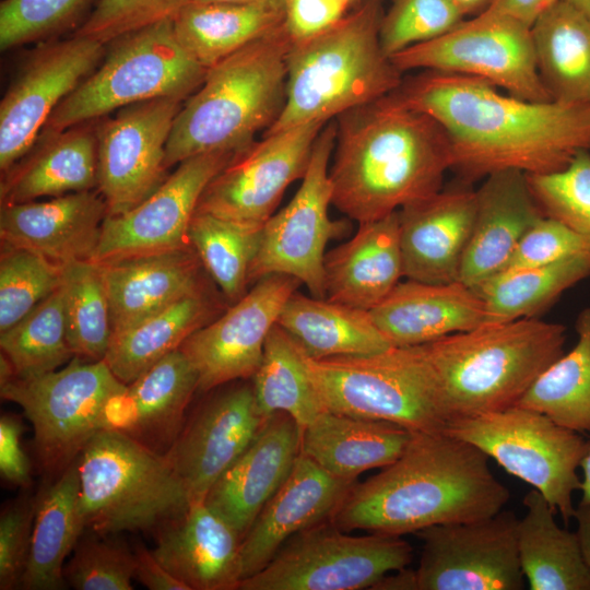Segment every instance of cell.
Wrapping results in <instances>:
<instances>
[{"label": "cell", "mask_w": 590, "mask_h": 590, "mask_svg": "<svg viewBox=\"0 0 590 590\" xmlns=\"http://www.w3.org/2000/svg\"><path fill=\"white\" fill-rule=\"evenodd\" d=\"M394 94L442 127L451 169L469 184L503 169L558 172L590 151V105L526 101L480 78L430 70L403 79Z\"/></svg>", "instance_id": "obj_1"}, {"label": "cell", "mask_w": 590, "mask_h": 590, "mask_svg": "<svg viewBox=\"0 0 590 590\" xmlns=\"http://www.w3.org/2000/svg\"><path fill=\"white\" fill-rule=\"evenodd\" d=\"M509 497L482 450L446 430L413 433L397 460L352 486L330 521L347 532L402 536L491 517Z\"/></svg>", "instance_id": "obj_2"}, {"label": "cell", "mask_w": 590, "mask_h": 590, "mask_svg": "<svg viewBox=\"0 0 590 590\" xmlns=\"http://www.w3.org/2000/svg\"><path fill=\"white\" fill-rule=\"evenodd\" d=\"M332 204L358 223L385 217L442 189L452 167L442 127L394 91L335 118Z\"/></svg>", "instance_id": "obj_3"}, {"label": "cell", "mask_w": 590, "mask_h": 590, "mask_svg": "<svg viewBox=\"0 0 590 590\" xmlns=\"http://www.w3.org/2000/svg\"><path fill=\"white\" fill-rule=\"evenodd\" d=\"M291 44L282 24L206 70L174 120L167 168L200 154L240 151L272 127L285 104Z\"/></svg>", "instance_id": "obj_4"}, {"label": "cell", "mask_w": 590, "mask_h": 590, "mask_svg": "<svg viewBox=\"0 0 590 590\" xmlns=\"http://www.w3.org/2000/svg\"><path fill=\"white\" fill-rule=\"evenodd\" d=\"M382 0H364L322 34L292 42L286 56V96L263 134L333 118L396 91L402 72L379 39Z\"/></svg>", "instance_id": "obj_5"}, {"label": "cell", "mask_w": 590, "mask_h": 590, "mask_svg": "<svg viewBox=\"0 0 590 590\" xmlns=\"http://www.w3.org/2000/svg\"><path fill=\"white\" fill-rule=\"evenodd\" d=\"M565 332L559 323L521 318L424 344L451 421L516 405L564 354Z\"/></svg>", "instance_id": "obj_6"}, {"label": "cell", "mask_w": 590, "mask_h": 590, "mask_svg": "<svg viewBox=\"0 0 590 590\" xmlns=\"http://www.w3.org/2000/svg\"><path fill=\"white\" fill-rule=\"evenodd\" d=\"M78 468L80 508L90 532L154 533L190 504L166 456L118 430L98 432L78 457Z\"/></svg>", "instance_id": "obj_7"}, {"label": "cell", "mask_w": 590, "mask_h": 590, "mask_svg": "<svg viewBox=\"0 0 590 590\" xmlns=\"http://www.w3.org/2000/svg\"><path fill=\"white\" fill-rule=\"evenodd\" d=\"M306 363L324 410L442 432L451 421L424 345Z\"/></svg>", "instance_id": "obj_8"}, {"label": "cell", "mask_w": 590, "mask_h": 590, "mask_svg": "<svg viewBox=\"0 0 590 590\" xmlns=\"http://www.w3.org/2000/svg\"><path fill=\"white\" fill-rule=\"evenodd\" d=\"M101 63L52 111L42 132H59L161 97L186 101L206 70L178 43L172 19L106 44Z\"/></svg>", "instance_id": "obj_9"}, {"label": "cell", "mask_w": 590, "mask_h": 590, "mask_svg": "<svg viewBox=\"0 0 590 590\" xmlns=\"http://www.w3.org/2000/svg\"><path fill=\"white\" fill-rule=\"evenodd\" d=\"M126 386L104 359L73 357L57 370L14 378L0 386V393L24 411L33 425L38 465L56 477L98 432L106 429L107 408Z\"/></svg>", "instance_id": "obj_10"}, {"label": "cell", "mask_w": 590, "mask_h": 590, "mask_svg": "<svg viewBox=\"0 0 590 590\" xmlns=\"http://www.w3.org/2000/svg\"><path fill=\"white\" fill-rule=\"evenodd\" d=\"M445 430L539 491L565 524L574 518L573 494L581 487L577 470L590 450L580 433L519 405L452 420Z\"/></svg>", "instance_id": "obj_11"}, {"label": "cell", "mask_w": 590, "mask_h": 590, "mask_svg": "<svg viewBox=\"0 0 590 590\" xmlns=\"http://www.w3.org/2000/svg\"><path fill=\"white\" fill-rule=\"evenodd\" d=\"M411 544L399 535H354L320 522L294 534L239 590L370 589L384 575L410 565Z\"/></svg>", "instance_id": "obj_12"}, {"label": "cell", "mask_w": 590, "mask_h": 590, "mask_svg": "<svg viewBox=\"0 0 590 590\" xmlns=\"http://www.w3.org/2000/svg\"><path fill=\"white\" fill-rule=\"evenodd\" d=\"M402 72L430 70L475 76L521 99L552 101L538 71L531 27L485 11L445 35L390 58Z\"/></svg>", "instance_id": "obj_13"}, {"label": "cell", "mask_w": 590, "mask_h": 590, "mask_svg": "<svg viewBox=\"0 0 590 590\" xmlns=\"http://www.w3.org/2000/svg\"><path fill=\"white\" fill-rule=\"evenodd\" d=\"M335 137V122L329 121L315 141L309 166L295 196L263 225L249 269V283L271 274H285L297 279L311 296L326 298V247L347 227L345 222L329 216V163Z\"/></svg>", "instance_id": "obj_14"}, {"label": "cell", "mask_w": 590, "mask_h": 590, "mask_svg": "<svg viewBox=\"0 0 590 590\" xmlns=\"http://www.w3.org/2000/svg\"><path fill=\"white\" fill-rule=\"evenodd\" d=\"M326 125L308 122L263 134L238 151L208 184L197 212L262 228L287 187L305 176L315 141Z\"/></svg>", "instance_id": "obj_15"}, {"label": "cell", "mask_w": 590, "mask_h": 590, "mask_svg": "<svg viewBox=\"0 0 590 590\" xmlns=\"http://www.w3.org/2000/svg\"><path fill=\"white\" fill-rule=\"evenodd\" d=\"M106 45L73 34L38 43L20 64L0 103V169L35 144L56 107L101 63Z\"/></svg>", "instance_id": "obj_16"}, {"label": "cell", "mask_w": 590, "mask_h": 590, "mask_svg": "<svg viewBox=\"0 0 590 590\" xmlns=\"http://www.w3.org/2000/svg\"><path fill=\"white\" fill-rule=\"evenodd\" d=\"M511 511L476 520L433 526L416 568L420 590H521L524 576Z\"/></svg>", "instance_id": "obj_17"}, {"label": "cell", "mask_w": 590, "mask_h": 590, "mask_svg": "<svg viewBox=\"0 0 590 590\" xmlns=\"http://www.w3.org/2000/svg\"><path fill=\"white\" fill-rule=\"evenodd\" d=\"M182 103L172 97L154 98L98 120L97 188L107 215L134 208L167 178L166 144Z\"/></svg>", "instance_id": "obj_18"}, {"label": "cell", "mask_w": 590, "mask_h": 590, "mask_svg": "<svg viewBox=\"0 0 590 590\" xmlns=\"http://www.w3.org/2000/svg\"><path fill=\"white\" fill-rule=\"evenodd\" d=\"M237 152L189 157L141 203L125 213L107 215L93 262H117L189 246V224L205 187Z\"/></svg>", "instance_id": "obj_19"}, {"label": "cell", "mask_w": 590, "mask_h": 590, "mask_svg": "<svg viewBox=\"0 0 590 590\" xmlns=\"http://www.w3.org/2000/svg\"><path fill=\"white\" fill-rule=\"evenodd\" d=\"M302 283L290 275L261 278L220 317L193 332L180 346L199 375V391L252 378L271 329Z\"/></svg>", "instance_id": "obj_20"}, {"label": "cell", "mask_w": 590, "mask_h": 590, "mask_svg": "<svg viewBox=\"0 0 590 590\" xmlns=\"http://www.w3.org/2000/svg\"><path fill=\"white\" fill-rule=\"evenodd\" d=\"M264 421L257 409L252 385L248 384H235L216 392L186 418L165 456L189 503L205 499Z\"/></svg>", "instance_id": "obj_21"}, {"label": "cell", "mask_w": 590, "mask_h": 590, "mask_svg": "<svg viewBox=\"0 0 590 590\" xmlns=\"http://www.w3.org/2000/svg\"><path fill=\"white\" fill-rule=\"evenodd\" d=\"M398 215L403 276L433 284L458 281L475 216L470 184L442 188Z\"/></svg>", "instance_id": "obj_22"}, {"label": "cell", "mask_w": 590, "mask_h": 590, "mask_svg": "<svg viewBox=\"0 0 590 590\" xmlns=\"http://www.w3.org/2000/svg\"><path fill=\"white\" fill-rule=\"evenodd\" d=\"M302 429L284 412L269 416L209 491L204 503L243 539L290 475L300 455Z\"/></svg>", "instance_id": "obj_23"}, {"label": "cell", "mask_w": 590, "mask_h": 590, "mask_svg": "<svg viewBox=\"0 0 590 590\" xmlns=\"http://www.w3.org/2000/svg\"><path fill=\"white\" fill-rule=\"evenodd\" d=\"M355 483L332 475L300 452L241 539V580L261 570L294 534L330 520Z\"/></svg>", "instance_id": "obj_24"}, {"label": "cell", "mask_w": 590, "mask_h": 590, "mask_svg": "<svg viewBox=\"0 0 590 590\" xmlns=\"http://www.w3.org/2000/svg\"><path fill=\"white\" fill-rule=\"evenodd\" d=\"M107 213L98 190L1 204L0 237L2 245L37 252L62 266L93 261Z\"/></svg>", "instance_id": "obj_25"}, {"label": "cell", "mask_w": 590, "mask_h": 590, "mask_svg": "<svg viewBox=\"0 0 590 590\" xmlns=\"http://www.w3.org/2000/svg\"><path fill=\"white\" fill-rule=\"evenodd\" d=\"M199 391V375L179 347L146 369L115 397L106 429L118 430L153 451L166 455L178 437L186 411Z\"/></svg>", "instance_id": "obj_26"}, {"label": "cell", "mask_w": 590, "mask_h": 590, "mask_svg": "<svg viewBox=\"0 0 590 590\" xmlns=\"http://www.w3.org/2000/svg\"><path fill=\"white\" fill-rule=\"evenodd\" d=\"M543 216L526 173L503 169L486 176L475 190V216L458 281L475 287L502 271Z\"/></svg>", "instance_id": "obj_27"}, {"label": "cell", "mask_w": 590, "mask_h": 590, "mask_svg": "<svg viewBox=\"0 0 590 590\" xmlns=\"http://www.w3.org/2000/svg\"><path fill=\"white\" fill-rule=\"evenodd\" d=\"M154 533V556L189 590L238 589L241 538L204 500L190 503Z\"/></svg>", "instance_id": "obj_28"}, {"label": "cell", "mask_w": 590, "mask_h": 590, "mask_svg": "<svg viewBox=\"0 0 590 590\" xmlns=\"http://www.w3.org/2000/svg\"><path fill=\"white\" fill-rule=\"evenodd\" d=\"M369 312L393 346L428 344L485 321L482 298L459 281L433 284L408 279Z\"/></svg>", "instance_id": "obj_29"}, {"label": "cell", "mask_w": 590, "mask_h": 590, "mask_svg": "<svg viewBox=\"0 0 590 590\" xmlns=\"http://www.w3.org/2000/svg\"><path fill=\"white\" fill-rule=\"evenodd\" d=\"M99 266L113 335L182 297L205 291L202 263L190 245Z\"/></svg>", "instance_id": "obj_30"}, {"label": "cell", "mask_w": 590, "mask_h": 590, "mask_svg": "<svg viewBox=\"0 0 590 590\" xmlns=\"http://www.w3.org/2000/svg\"><path fill=\"white\" fill-rule=\"evenodd\" d=\"M40 132L32 149L1 179V204L92 190L98 185L97 123Z\"/></svg>", "instance_id": "obj_31"}, {"label": "cell", "mask_w": 590, "mask_h": 590, "mask_svg": "<svg viewBox=\"0 0 590 590\" xmlns=\"http://www.w3.org/2000/svg\"><path fill=\"white\" fill-rule=\"evenodd\" d=\"M358 224L351 239L326 252V298L370 310L403 276L398 211Z\"/></svg>", "instance_id": "obj_32"}, {"label": "cell", "mask_w": 590, "mask_h": 590, "mask_svg": "<svg viewBox=\"0 0 590 590\" xmlns=\"http://www.w3.org/2000/svg\"><path fill=\"white\" fill-rule=\"evenodd\" d=\"M412 434L392 422L324 410L303 428L300 452L332 475L356 482L363 472L397 460Z\"/></svg>", "instance_id": "obj_33"}, {"label": "cell", "mask_w": 590, "mask_h": 590, "mask_svg": "<svg viewBox=\"0 0 590 590\" xmlns=\"http://www.w3.org/2000/svg\"><path fill=\"white\" fill-rule=\"evenodd\" d=\"M54 479L36 497L31 551L21 589H64V559L85 531L78 458Z\"/></svg>", "instance_id": "obj_34"}, {"label": "cell", "mask_w": 590, "mask_h": 590, "mask_svg": "<svg viewBox=\"0 0 590 590\" xmlns=\"http://www.w3.org/2000/svg\"><path fill=\"white\" fill-rule=\"evenodd\" d=\"M314 359L365 355L393 346L369 310L295 291L276 322Z\"/></svg>", "instance_id": "obj_35"}, {"label": "cell", "mask_w": 590, "mask_h": 590, "mask_svg": "<svg viewBox=\"0 0 590 590\" xmlns=\"http://www.w3.org/2000/svg\"><path fill=\"white\" fill-rule=\"evenodd\" d=\"M518 520L520 566L531 590H590V568L576 532L560 528L555 510L535 488L523 498Z\"/></svg>", "instance_id": "obj_36"}, {"label": "cell", "mask_w": 590, "mask_h": 590, "mask_svg": "<svg viewBox=\"0 0 590 590\" xmlns=\"http://www.w3.org/2000/svg\"><path fill=\"white\" fill-rule=\"evenodd\" d=\"M531 35L552 101L590 105V16L556 0L532 25Z\"/></svg>", "instance_id": "obj_37"}, {"label": "cell", "mask_w": 590, "mask_h": 590, "mask_svg": "<svg viewBox=\"0 0 590 590\" xmlns=\"http://www.w3.org/2000/svg\"><path fill=\"white\" fill-rule=\"evenodd\" d=\"M215 316L216 303L206 291L182 297L113 335L104 361L128 385Z\"/></svg>", "instance_id": "obj_38"}, {"label": "cell", "mask_w": 590, "mask_h": 590, "mask_svg": "<svg viewBox=\"0 0 590 590\" xmlns=\"http://www.w3.org/2000/svg\"><path fill=\"white\" fill-rule=\"evenodd\" d=\"M284 12L217 2H187L172 19L181 47L209 69L283 24Z\"/></svg>", "instance_id": "obj_39"}, {"label": "cell", "mask_w": 590, "mask_h": 590, "mask_svg": "<svg viewBox=\"0 0 590 590\" xmlns=\"http://www.w3.org/2000/svg\"><path fill=\"white\" fill-rule=\"evenodd\" d=\"M590 276V260L569 258L534 267L505 269L475 287L485 308L484 323L534 318L566 290Z\"/></svg>", "instance_id": "obj_40"}, {"label": "cell", "mask_w": 590, "mask_h": 590, "mask_svg": "<svg viewBox=\"0 0 590 590\" xmlns=\"http://www.w3.org/2000/svg\"><path fill=\"white\" fill-rule=\"evenodd\" d=\"M252 380L256 405L264 420L284 412L303 430L324 411L305 353L278 323L268 335L261 363Z\"/></svg>", "instance_id": "obj_41"}, {"label": "cell", "mask_w": 590, "mask_h": 590, "mask_svg": "<svg viewBox=\"0 0 590 590\" xmlns=\"http://www.w3.org/2000/svg\"><path fill=\"white\" fill-rule=\"evenodd\" d=\"M577 343L552 363L516 405L578 433H590V308L576 319Z\"/></svg>", "instance_id": "obj_42"}, {"label": "cell", "mask_w": 590, "mask_h": 590, "mask_svg": "<svg viewBox=\"0 0 590 590\" xmlns=\"http://www.w3.org/2000/svg\"><path fill=\"white\" fill-rule=\"evenodd\" d=\"M261 229L197 211L191 219L189 245L231 302L235 303L246 294L249 269L259 248Z\"/></svg>", "instance_id": "obj_43"}, {"label": "cell", "mask_w": 590, "mask_h": 590, "mask_svg": "<svg viewBox=\"0 0 590 590\" xmlns=\"http://www.w3.org/2000/svg\"><path fill=\"white\" fill-rule=\"evenodd\" d=\"M0 347L16 378L37 377L68 364L74 356L67 339L63 285L0 332Z\"/></svg>", "instance_id": "obj_44"}, {"label": "cell", "mask_w": 590, "mask_h": 590, "mask_svg": "<svg viewBox=\"0 0 590 590\" xmlns=\"http://www.w3.org/2000/svg\"><path fill=\"white\" fill-rule=\"evenodd\" d=\"M64 316L67 339L74 357L105 359L113 328L101 266L79 261L64 266Z\"/></svg>", "instance_id": "obj_45"}, {"label": "cell", "mask_w": 590, "mask_h": 590, "mask_svg": "<svg viewBox=\"0 0 590 590\" xmlns=\"http://www.w3.org/2000/svg\"><path fill=\"white\" fill-rule=\"evenodd\" d=\"M64 266L37 252L4 245L0 258V332L30 314L63 281Z\"/></svg>", "instance_id": "obj_46"}, {"label": "cell", "mask_w": 590, "mask_h": 590, "mask_svg": "<svg viewBox=\"0 0 590 590\" xmlns=\"http://www.w3.org/2000/svg\"><path fill=\"white\" fill-rule=\"evenodd\" d=\"M95 0H2L0 48L2 51L55 39L74 32L92 13Z\"/></svg>", "instance_id": "obj_47"}, {"label": "cell", "mask_w": 590, "mask_h": 590, "mask_svg": "<svg viewBox=\"0 0 590 590\" xmlns=\"http://www.w3.org/2000/svg\"><path fill=\"white\" fill-rule=\"evenodd\" d=\"M463 20L452 0H392L381 19L380 45L391 58L445 35Z\"/></svg>", "instance_id": "obj_48"}, {"label": "cell", "mask_w": 590, "mask_h": 590, "mask_svg": "<svg viewBox=\"0 0 590 590\" xmlns=\"http://www.w3.org/2000/svg\"><path fill=\"white\" fill-rule=\"evenodd\" d=\"M528 180L544 215L590 238V151H579L558 172L528 175Z\"/></svg>", "instance_id": "obj_49"}, {"label": "cell", "mask_w": 590, "mask_h": 590, "mask_svg": "<svg viewBox=\"0 0 590 590\" xmlns=\"http://www.w3.org/2000/svg\"><path fill=\"white\" fill-rule=\"evenodd\" d=\"M80 538L64 565L67 583L76 590H131L135 557L125 543L91 532Z\"/></svg>", "instance_id": "obj_50"}, {"label": "cell", "mask_w": 590, "mask_h": 590, "mask_svg": "<svg viewBox=\"0 0 590 590\" xmlns=\"http://www.w3.org/2000/svg\"><path fill=\"white\" fill-rule=\"evenodd\" d=\"M189 0H98L86 21L73 33L107 44L130 31L166 20Z\"/></svg>", "instance_id": "obj_51"}, {"label": "cell", "mask_w": 590, "mask_h": 590, "mask_svg": "<svg viewBox=\"0 0 590 590\" xmlns=\"http://www.w3.org/2000/svg\"><path fill=\"white\" fill-rule=\"evenodd\" d=\"M578 257L590 260V238L545 215L526 234L503 270Z\"/></svg>", "instance_id": "obj_52"}, {"label": "cell", "mask_w": 590, "mask_h": 590, "mask_svg": "<svg viewBox=\"0 0 590 590\" xmlns=\"http://www.w3.org/2000/svg\"><path fill=\"white\" fill-rule=\"evenodd\" d=\"M36 497L24 494L7 505L0 516V589L20 588L27 565Z\"/></svg>", "instance_id": "obj_53"}, {"label": "cell", "mask_w": 590, "mask_h": 590, "mask_svg": "<svg viewBox=\"0 0 590 590\" xmlns=\"http://www.w3.org/2000/svg\"><path fill=\"white\" fill-rule=\"evenodd\" d=\"M352 5L345 0H286L283 26L292 42L309 39L334 26Z\"/></svg>", "instance_id": "obj_54"}, {"label": "cell", "mask_w": 590, "mask_h": 590, "mask_svg": "<svg viewBox=\"0 0 590 590\" xmlns=\"http://www.w3.org/2000/svg\"><path fill=\"white\" fill-rule=\"evenodd\" d=\"M23 424L13 414L0 418V474L12 486L26 489L32 484V465L22 447Z\"/></svg>", "instance_id": "obj_55"}, {"label": "cell", "mask_w": 590, "mask_h": 590, "mask_svg": "<svg viewBox=\"0 0 590 590\" xmlns=\"http://www.w3.org/2000/svg\"><path fill=\"white\" fill-rule=\"evenodd\" d=\"M134 579L150 590H189L176 579L144 545L134 551Z\"/></svg>", "instance_id": "obj_56"}, {"label": "cell", "mask_w": 590, "mask_h": 590, "mask_svg": "<svg viewBox=\"0 0 590 590\" xmlns=\"http://www.w3.org/2000/svg\"><path fill=\"white\" fill-rule=\"evenodd\" d=\"M556 0H493L486 11L509 16L529 27Z\"/></svg>", "instance_id": "obj_57"}, {"label": "cell", "mask_w": 590, "mask_h": 590, "mask_svg": "<svg viewBox=\"0 0 590 590\" xmlns=\"http://www.w3.org/2000/svg\"><path fill=\"white\" fill-rule=\"evenodd\" d=\"M373 590H420L416 569L403 567L384 575Z\"/></svg>", "instance_id": "obj_58"}, {"label": "cell", "mask_w": 590, "mask_h": 590, "mask_svg": "<svg viewBox=\"0 0 590 590\" xmlns=\"http://www.w3.org/2000/svg\"><path fill=\"white\" fill-rule=\"evenodd\" d=\"M574 518L577 521V536L582 555L590 568V505H579L575 510Z\"/></svg>", "instance_id": "obj_59"}, {"label": "cell", "mask_w": 590, "mask_h": 590, "mask_svg": "<svg viewBox=\"0 0 590 590\" xmlns=\"http://www.w3.org/2000/svg\"><path fill=\"white\" fill-rule=\"evenodd\" d=\"M191 2H217L241 5H252L284 12L286 0H189ZM188 1V2H189Z\"/></svg>", "instance_id": "obj_60"}, {"label": "cell", "mask_w": 590, "mask_h": 590, "mask_svg": "<svg viewBox=\"0 0 590 590\" xmlns=\"http://www.w3.org/2000/svg\"><path fill=\"white\" fill-rule=\"evenodd\" d=\"M453 3L459 8L462 14L467 16H476L485 12L493 0H452Z\"/></svg>", "instance_id": "obj_61"}, {"label": "cell", "mask_w": 590, "mask_h": 590, "mask_svg": "<svg viewBox=\"0 0 590 590\" xmlns=\"http://www.w3.org/2000/svg\"><path fill=\"white\" fill-rule=\"evenodd\" d=\"M583 477L580 491L582 493L579 505H590V450L581 462Z\"/></svg>", "instance_id": "obj_62"}, {"label": "cell", "mask_w": 590, "mask_h": 590, "mask_svg": "<svg viewBox=\"0 0 590 590\" xmlns=\"http://www.w3.org/2000/svg\"><path fill=\"white\" fill-rule=\"evenodd\" d=\"M590 16V0H564Z\"/></svg>", "instance_id": "obj_63"}, {"label": "cell", "mask_w": 590, "mask_h": 590, "mask_svg": "<svg viewBox=\"0 0 590 590\" xmlns=\"http://www.w3.org/2000/svg\"><path fill=\"white\" fill-rule=\"evenodd\" d=\"M345 1L350 2L351 4H354V3L358 2V1H362V0H345Z\"/></svg>", "instance_id": "obj_64"}]
</instances>
